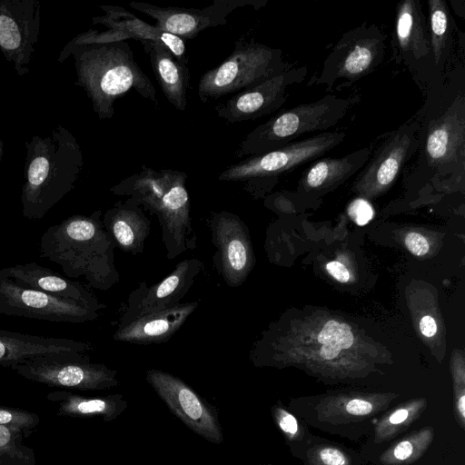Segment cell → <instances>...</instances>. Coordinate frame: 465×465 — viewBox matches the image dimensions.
I'll list each match as a JSON object with an SVG mask.
<instances>
[{
    "label": "cell",
    "instance_id": "obj_19",
    "mask_svg": "<svg viewBox=\"0 0 465 465\" xmlns=\"http://www.w3.org/2000/svg\"><path fill=\"white\" fill-rule=\"evenodd\" d=\"M209 225L220 273L228 286L238 287L246 280L254 261L247 227L238 215L225 211L213 213Z\"/></svg>",
    "mask_w": 465,
    "mask_h": 465
},
{
    "label": "cell",
    "instance_id": "obj_40",
    "mask_svg": "<svg viewBox=\"0 0 465 465\" xmlns=\"http://www.w3.org/2000/svg\"><path fill=\"white\" fill-rule=\"evenodd\" d=\"M405 244L408 250L416 256H423L430 250L427 239L418 232H409L405 237Z\"/></svg>",
    "mask_w": 465,
    "mask_h": 465
},
{
    "label": "cell",
    "instance_id": "obj_24",
    "mask_svg": "<svg viewBox=\"0 0 465 465\" xmlns=\"http://www.w3.org/2000/svg\"><path fill=\"white\" fill-rule=\"evenodd\" d=\"M90 343L68 338L44 337L0 329V365L14 367L42 355L82 353L92 351Z\"/></svg>",
    "mask_w": 465,
    "mask_h": 465
},
{
    "label": "cell",
    "instance_id": "obj_7",
    "mask_svg": "<svg viewBox=\"0 0 465 465\" xmlns=\"http://www.w3.org/2000/svg\"><path fill=\"white\" fill-rule=\"evenodd\" d=\"M292 66L284 61L282 50L242 35L232 54L201 76L197 94L207 103L243 91Z\"/></svg>",
    "mask_w": 465,
    "mask_h": 465
},
{
    "label": "cell",
    "instance_id": "obj_30",
    "mask_svg": "<svg viewBox=\"0 0 465 465\" xmlns=\"http://www.w3.org/2000/svg\"><path fill=\"white\" fill-rule=\"evenodd\" d=\"M60 395V411L64 415L100 416L104 421L110 422L127 409V401L120 393L98 397H85L69 392Z\"/></svg>",
    "mask_w": 465,
    "mask_h": 465
},
{
    "label": "cell",
    "instance_id": "obj_23",
    "mask_svg": "<svg viewBox=\"0 0 465 465\" xmlns=\"http://www.w3.org/2000/svg\"><path fill=\"white\" fill-rule=\"evenodd\" d=\"M199 302L180 303L173 308L138 317L118 326L114 340L140 345L168 341L198 307Z\"/></svg>",
    "mask_w": 465,
    "mask_h": 465
},
{
    "label": "cell",
    "instance_id": "obj_41",
    "mask_svg": "<svg viewBox=\"0 0 465 465\" xmlns=\"http://www.w3.org/2000/svg\"><path fill=\"white\" fill-rule=\"evenodd\" d=\"M327 272L338 282H347L351 274L348 269L340 262L331 261L326 264Z\"/></svg>",
    "mask_w": 465,
    "mask_h": 465
},
{
    "label": "cell",
    "instance_id": "obj_34",
    "mask_svg": "<svg viewBox=\"0 0 465 465\" xmlns=\"http://www.w3.org/2000/svg\"><path fill=\"white\" fill-rule=\"evenodd\" d=\"M129 39H134V37L131 34L123 31L114 29L98 31L91 29L73 38L62 50L58 57V61L63 62L71 54L73 49L78 46L115 42H126Z\"/></svg>",
    "mask_w": 465,
    "mask_h": 465
},
{
    "label": "cell",
    "instance_id": "obj_38",
    "mask_svg": "<svg viewBox=\"0 0 465 465\" xmlns=\"http://www.w3.org/2000/svg\"><path fill=\"white\" fill-rule=\"evenodd\" d=\"M350 217L360 226L367 224L373 217L372 206L365 199L354 200L348 208Z\"/></svg>",
    "mask_w": 465,
    "mask_h": 465
},
{
    "label": "cell",
    "instance_id": "obj_5",
    "mask_svg": "<svg viewBox=\"0 0 465 465\" xmlns=\"http://www.w3.org/2000/svg\"><path fill=\"white\" fill-rule=\"evenodd\" d=\"M71 54L75 84L85 91L99 119L113 118L114 102L131 89L157 105L154 85L135 62L127 42L78 46Z\"/></svg>",
    "mask_w": 465,
    "mask_h": 465
},
{
    "label": "cell",
    "instance_id": "obj_26",
    "mask_svg": "<svg viewBox=\"0 0 465 465\" xmlns=\"http://www.w3.org/2000/svg\"><path fill=\"white\" fill-rule=\"evenodd\" d=\"M102 221L115 246L133 254L143 252L151 222L141 207L128 199L117 202L105 212Z\"/></svg>",
    "mask_w": 465,
    "mask_h": 465
},
{
    "label": "cell",
    "instance_id": "obj_25",
    "mask_svg": "<svg viewBox=\"0 0 465 465\" xmlns=\"http://www.w3.org/2000/svg\"><path fill=\"white\" fill-rule=\"evenodd\" d=\"M100 8L105 15L93 17L94 25H102L107 29L131 34L141 44L155 43L164 45L180 62L188 64L185 42L180 37L143 22L124 7L101 5Z\"/></svg>",
    "mask_w": 465,
    "mask_h": 465
},
{
    "label": "cell",
    "instance_id": "obj_31",
    "mask_svg": "<svg viewBox=\"0 0 465 465\" xmlns=\"http://www.w3.org/2000/svg\"><path fill=\"white\" fill-rule=\"evenodd\" d=\"M428 405L425 398L405 401L382 415L374 423V442L388 441L419 419Z\"/></svg>",
    "mask_w": 465,
    "mask_h": 465
},
{
    "label": "cell",
    "instance_id": "obj_8",
    "mask_svg": "<svg viewBox=\"0 0 465 465\" xmlns=\"http://www.w3.org/2000/svg\"><path fill=\"white\" fill-rule=\"evenodd\" d=\"M345 138L343 132H323L290 143L278 149L249 156L228 166L219 181L243 184L252 194L270 188L280 176L324 155Z\"/></svg>",
    "mask_w": 465,
    "mask_h": 465
},
{
    "label": "cell",
    "instance_id": "obj_37",
    "mask_svg": "<svg viewBox=\"0 0 465 465\" xmlns=\"http://www.w3.org/2000/svg\"><path fill=\"white\" fill-rule=\"evenodd\" d=\"M36 420L32 413L24 411L0 408V425L20 430L33 426Z\"/></svg>",
    "mask_w": 465,
    "mask_h": 465
},
{
    "label": "cell",
    "instance_id": "obj_35",
    "mask_svg": "<svg viewBox=\"0 0 465 465\" xmlns=\"http://www.w3.org/2000/svg\"><path fill=\"white\" fill-rule=\"evenodd\" d=\"M306 465H352L351 457L341 447L331 443H316L305 453Z\"/></svg>",
    "mask_w": 465,
    "mask_h": 465
},
{
    "label": "cell",
    "instance_id": "obj_10",
    "mask_svg": "<svg viewBox=\"0 0 465 465\" xmlns=\"http://www.w3.org/2000/svg\"><path fill=\"white\" fill-rule=\"evenodd\" d=\"M12 369L27 379L49 386L100 391L119 384L115 370L92 363L82 353L37 356Z\"/></svg>",
    "mask_w": 465,
    "mask_h": 465
},
{
    "label": "cell",
    "instance_id": "obj_16",
    "mask_svg": "<svg viewBox=\"0 0 465 465\" xmlns=\"http://www.w3.org/2000/svg\"><path fill=\"white\" fill-rule=\"evenodd\" d=\"M307 72L305 65L292 66L236 93L225 102L217 104L214 111L218 117L229 124L256 120L271 114L285 104L288 90L302 83Z\"/></svg>",
    "mask_w": 465,
    "mask_h": 465
},
{
    "label": "cell",
    "instance_id": "obj_9",
    "mask_svg": "<svg viewBox=\"0 0 465 465\" xmlns=\"http://www.w3.org/2000/svg\"><path fill=\"white\" fill-rule=\"evenodd\" d=\"M387 35L367 23L342 35L326 56L322 68L307 85H322L331 92L372 73L384 59Z\"/></svg>",
    "mask_w": 465,
    "mask_h": 465
},
{
    "label": "cell",
    "instance_id": "obj_15",
    "mask_svg": "<svg viewBox=\"0 0 465 465\" xmlns=\"http://www.w3.org/2000/svg\"><path fill=\"white\" fill-rule=\"evenodd\" d=\"M0 314L53 322L83 323L98 318L99 312L81 303L0 279Z\"/></svg>",
    "mask_w": 465,
    "mask_h": 465
},
{
    "label": "cell",
    "instance_id": "obj_17",
    "mask_svg": "<svg viewBox=\"0 0 465 465\" xmlns=\"http://www.w3.org/2000/svg\"><path fill=\"white\" fill-rule=\"evenodd\" d=\"M252 5L260 8L259 0H215L204 8L159 6L144 2L132 1L129 6L151 17L155 26L181 39L195 38L203 30L226 25L227 16L236 8Z\"/></svg>",
    "mask_w": 465,
    "mask_h": 465
},
{
    "label": "cell",
    "instance_id": "obj_18",
    "mask_svg": "<svg viewBox=\"0 0 465 465\" xmlns=\"http://www.w3.org/2000/svg\"><path fill=\"white\" fill-rule=\"evenodd\" d=\"M39 28L38 1L0 0V51L19 75L29 71Z\"/></svg>",
    "mask_w": 465,
    "mask_h": 465
},
{
    "label": "cell",
    "instance_id": "obj_20",
    "mask_svg": "<svg viewBox=\"0 0 465 465\" xmlns=\"http://www.w3.org/2000/svg\"><path fill=\"white\" fill-rule=\"evenodd\" d=\"M203 268L196 258L179 262L173 271L161 282L146 285L141 282L128 296L119 324L180 304Z\"/></svg>",
    "mask_w": 465,
    "mask_h": 465
},
{
    "label": "cell",
    "instance_id": "obj_22",
    "mask_svg": "<svg viewBox=\"0 0 465 465\" xmlns=\"http://www.w3.org/2000/svg\"><path fill=\"white\" fill-rule=\"evenodd\" d=\"M398 395L347 392L322 396L313 404L316 420L333 426L362 421L385 411Z\"/></svg>",
    "mask_w": 465,
    "mask_h": 465
},
{
    "label": "cell",
    "instance_id": "obj_27",
    "mask_svg": "<svg viewBox=\"0 0 465 465\" xmlns=\"http://www.w3.org/2000/svg\"><path fill=\"white\" fill-rule=\"evenodd\" d=\"M142 45L164 96L176 109L184 111L190 83L188 64L180 62L164 45L155 43Z\"/></svg>",
    "mask_w": 465,
    "mask_h": 465
},
{
    "label": "cell",
    "instance_id": "obj_11",
    "mask_svg": "<svg viewBox=\"0 0 465 465\" xmlns=\"http://www.w3.org/2000/svg\"><path fill=\"white\" fill-rule=\"evenodd\" d=\"M355 337L350 325L327 321L316 334L314 348L287 357L281 363H301L322 378L342 380L362 377L370 366L355 357L351 347Z\"/></svg>",
    "mask_w": 465,
    "mask_h": 465
},
{
    "label": "cell",
    "instance_id": "obj_4",
    "mask_svg": "<svg viewBox=\"0 0 465 465\" xmlns=\"http://www.w3.org/2000/svg\"><path fill=\"white\" fill-rule=\"evenodd\" d=\"M187 174L172 169L154 170L143 165L140 171L110 188L114 195L128 200L157 216L168 259L196 247L186 188Z\"/></svg>",
    "mask_w": 465,
    "mask_h": 465
},
{
    "label": "cell",
    "instance_id": "obj_39",
    "mask_svg": "<svg viewBox=\"0 0 465 465\" xmlns=\"http://www.w3.org/2000/svg\"><path fill=\"white\" fill-rule=\"evenodd\" d=\"M19 430L12 429L4 425H0V453L11 456L22 455L16 445L17 433Z\"/></svg>",
    "mask_w": 465,
    "mask_h": 465
},
{
    "label": "cell",
    "instance_id": "obj_1",
    "mask_svg": "<svg viewBox=\"0 0 465 465\" xmlns=\"http://www.w3.org/2000/svg\"><path fill=\"white\" fill-rule=\"evenodd\" d=\"M414 115L420 124L414 173L463 181L465 174V66L456 64L426 90ZM414 154V155H415Z\"/></svg>",
    "mask_w": 465,
    "mask_h": 465
},
{
    "label": "cell",
    "instance_id": "obj_12",
    "mask_svg": "<svg viewBox=\"0 0 465 465\" xmlns=\"http://www.w3.org/2000/svg\"><path fill=\"white\" fill-rule=\"evenodd\" d=\"M391 47L395 62L407 66L420 86L427 90L441 78L434 68L428 21L420 0L398 3Z\"/></svg>",
    "mask_w": 465,
    "mask_h": 465
},
{
    "label": "cell",
    "instance_id": "obj_28",
    "mask_svg": "<svg viewBox=\"0 0 465 465\" xmlns=\"http://www.w3.org/2000/svg\"><path fill=\"white\" fill-rule=\"evenodd\" d=\"M373 146L361 148L342 157L318 158L305 170L301 187L308 192L335 188L360 171L370 158Z\"/></svg>",
    "mask_w": 465,
    "mask_h": 465
},
{
    "label": "cell",
    "instance_id": "obj_42",
    "mask_svg": "<svg viewBox=\"0 0 465 465\" xmlns=\"http://www.w3.org/2000/svg\"><path fill=\"white\" fill-rule=\"evenodd\" d=\"M436 321L430 315L423 316L420 321V330L425 337H432L437 332Z\"/></svg>",
    "mask_w": 465,
    "mask_h": 465
},
{
    "label": "cell",
    "instance_id": "obj_43",
    "mask_svg": "<svg viewBox=\"0 0 465 465\" xmlns=\"http://www.w3.org/2000/svg\"><path fill=\"white\" fill-rule=\"evenodd\" d=\"M2 155H3V144H2V141L0 139V161L2 159Z\"/></svg>",
    "mask_w": 465,
    "mask_h": 465
},
{
    "label": "cell",
    "instance_id": "obj_29",
    "mask_svg": "<svg viewBox=\"0 0 465 465\" xmlns=\"http://www.w3.org/2000/svg\"><path fill=\"white\" fill-rule=\"evenodd\" d=\"M428 25L434 68L441 77L450 58L456 26L445 1L428 0Z\"/></svg>",
    "mask_w": 465,
    "mask_h": 465
},
{
    "label": "cell",
    "instance_id": "obj_36",
    "mask_svg": "<svg viewBox=\"0 0 465 465\" xmlns=\"http://www.w3.org/2000/svg\"><path fill=\"white\" fill-rule=\"evenodd\" d=\"M454 415L460 427L465 429V372L463 364L453 367Z\"/></svg>",
    "mask_w": 465,
    "mask_h": 465
},
{
    "label": "cell",
    "instance_id": "obj_2",
    "mask_svg": "<svg viewBox=\"0 0 465 465\" xmlns=\"http://www.w3.org/2000/svg\"><path fill=\"white\" fill-rule=\"evenodd\" d=\"M25 148L22 213L39 220L74 188L84 157L75 137L62 125L47 136L34 135Z\"/></svg>",
    "mask_w": 465,
    "mask_h": 465
},
{
    "label": "cell",
    "instance_id": "obj_33",
    "mask_svg": "<svg viewBox=\"0 0 465 465\" xmlns=\"http://www.w3.org/2000/svg\"><path fill=\"white\" fill-rule=\"evenodd\" d=\"M275 425L290 444L308 443L312 439L306 427L279 401L272 407Z\"/></svg>",
    "mask_w": 465,
    "mask_h": 465
},
{
    "label": "cell",
    "instance_id": "obj_21",
    "mask_svg": "<svg viewBox=\"0 0 465 465\" xmlns=\"http://www.w3.org/2000/svg\"><path fill=\"white\" fill-rule=\"evenodd\" d=\"M0 279L11 280L20 285L81 303L97 312L105 307L79 282L70 280L36 262L4 267L0 270Z\"/></svg>",
    "mask_w": 465,
    "mask_h": 465
},
{
    "label": "cell",
    "instance_id": "obj_32",
    "mask_svg": "<svg viewBox=\"0 0 465 465\" xmlns=\"http://www.w3.org/2000/svg\"><path fill=\"white\" fill-rule=\"evenodd\" d=\"M433 439L434 430L430 426L414 430L387 448L380 461L383 465H410L421 458Z\"/></svg>",
    "mask_w": 465,
    "mask_h": 465
},
{
    "label": "cell",
    "instance_id": "obj_3",
    "mask_svg": "<svg viewBox=\"0 0 465 465\" xmlns=\"http://www.w3.org/2000/svg\"><path fill=\"white\" fill-rule=\"evenodd\" d=\"M102 212L74 214L50 226L40 240V257L61 266L67 278L84 277L97 289L116 281L112 238L101 219Z\"/></svg>",
    "mask_w": 465,
    "mask_h": 465
},
{
    "label": "cell",
    "instance_id": "obj_6",
    "mask_svg": "<svg viewBox=\"0 0 465 465\" xmlns=\"http://www.w3.org/2000/svg\"><path fill=\"white\" fill-rule=\"evenodd\" d=\"M359 97L341 98L326 94L322 98L280 112L251 131L239 143L237 158L262 154L314 132H327L349 112Z\"/></svg>",
    "mask_w": 465,
    "mask_h": 465
},
{
    "label": "cell",
    "instance_id": "obj_14",
    "mask_svg": "<svg viewBox=\"0 0 465 465\" xmlns=\"http://www.w3.org/2000/svg\"><path fill=\"white\" fill-rule=\"evenodd\" d=\"M145 379L172 413L192 431L211 443L223 442L216 409L187 383L157 369L147 370Z\"/></svg>",
    "mask_w": 465,
    "mask_h": 465
},
{
    "label": "cell",
    "instance_id": "obj_44",
    "mask_svg": "<svg viewBox=\"0 0 465 465\" xmlns=\"http://www.w3.org/2000/svg\"><path fill=\"white\" fill-rule=\"evenodd\" d=\"M263 465H272V464H263Z\"/></svg>",
    "mask_w": 465,
    "mask_h": 465
},
{
    "label": "cell",
    "instance_id": "obj_13",
    "mask_svg": "<svg viewBox=\"0 0 465 465\" xmlns=\"http://www.w3.org/2000/svg\"><path fill=\"white\" fill-rule=\"evenodd\" d=\"M420 124L412 117L386 134L360 170L353 189L367 196H376L390 188L419 146Z\"/></svg>",
    "mask_w": 465,
    "mask_h": 465
}]
</instances>
